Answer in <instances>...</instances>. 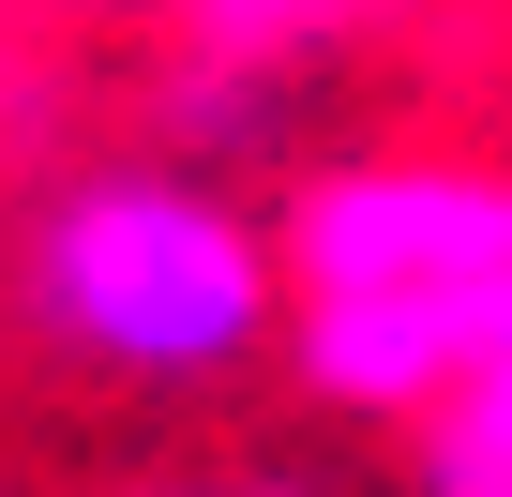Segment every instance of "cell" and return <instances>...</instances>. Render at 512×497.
<instances>
[{
    "label": "cell",
    "mask_w": 512,
    "mask_h": 497,
    "mask_svg": "<svg viewBox=\"0 0 512 497\" xmlns=\"http://www.w3.org/2000/svg\"><path fill=\"white\" fill-rule=\"evenodd\" d=\"M31 16H151V0H31Z\"/></svg>",
    "instance_id": "5"
},
{
    "label": "cell",
    "mask_w": 512,
    "mask_h": 497,
    "mask_svg": "<svg viewBox=\"0 0 512 497\" xmlns=\"http://www.w3.org/2000/svg\"><path fill=\"white\" fill-rule=\"evenodd\" d=\"M422 497H512V332L422 407Z\"/></svg>",
    "instance_id": "3"
},
{
    "label": "cell",
    "mask_w": 512,
    "mask_h": 497,
    "mask_svg": "<svg viewBox=\"0 0 512 497\" xmlns=\"http://www.w3.org/2000/svg\"><path fill=\"white\" fill-rule=\"evenodd\" d=\"M166 16H181V46H196L211 76H272V61H302V46L362 31L377 0H166Z\"/></svg>",
    "instance_id": "4"
},
{
    "label": "cell",
    "mask_w": 512,
    "mask_h": 497,
    "mask_svg": "<svg viewBox=\"0 0 512 497\" xmlns=\"http://www.w3.org/2000/svg\"><path fill=\"white\" fill-rule=\"evenodd\" d=\"M287 272H302V392L362 422H422L497 332H512V181L437 166V151H362L317 166L287 211Z\"/></svg>",
    "instance_id": "1"
},
{
    "label": "cell",
    "mask_w": 512,
    "mask_h": 497,
    "mask_svg": "<svg viewBox=\"0 0 512 497\" xmlns=\"http://www.w3.org/2000/svg\"><path fill=\"white\" fill-rule=\"evenodd\" d=\"M16 317L136 392H211L241 362H272L302 332V272L287 226H256L226 181L196 166H91L31 211L16 241Z\"/></svg>",
    "instance_id": "2"
}]
</instances>
